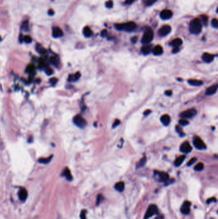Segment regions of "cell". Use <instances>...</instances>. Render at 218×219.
I'll return each instance as SVG.
<instances>
[{
    "label": "cell",
    "mask_w": 218,
    "mask_h": 219,
    "mask_svg": "<svg viewBox=\"0 0 218 219\" xmlns=\"http://www.w3.org/2000/svg\"><path fill=\"white\" fill-rule=\"evenodd\" d=\"M146 161H147V158L145 156V157L143 158L142 159H141L139 162L137 163L136 167L137 168H140V167H143L144 165H145V164L146 163Z\"/></svg>",
    "instance_id": "4316f807"
},
{
    "label": "cell",
    "mask_w": 218,
    "mask_h": 219,
    "mask_svg": "<svg viewBox=\"0 0 218 219\" xmlns=\"http://www.w3.org/2000/svg\"><path fill=\"white\" fill-rule=\"evenodd\" d=\"M63 176L65 177L66 179L68 181H72V176L71 173V171L68 168H65V169L63 171V172L62 174Z\"/></svg>",
    "instance_id": "44dd1931"
},
{
    "label": "cell",
    "mask_w": 218,
    "mask_h": 219,
    "mask_svg": "<svg viewBox=\"0 0 218 219\" xmlns=\"http://www.w3.org/2000/svg\"><path fill=\"white\" fill-rule=\"evenodd\" d=\"M191 203L189 201H185L181 208V212L184 215H188L190 213V207Z\"/></svg>",
    "instance_id": "30bf717a"
},
{
    "label": "cell",
    "mask_w": 218,
    "mask_h": 219,
    "mask_svg": "<svg viewBox=\"0 0 218 219\" xmlns=\"http://www.w3.org/2000/svg\"><path fill=\"white\" fill-rule=\"evenodd\" d=\"M197 160V159H196V158H191L189 161V162L188 163H187V165H188V166H191V165H192L194 162H195V161H196Z\"/></svg>",
    "instance_id": "74e56055"
},
{
    "label": "cell",
    "mask_w": 218,
    "mask_h": 219,
    "mask_svg": "<svg viewBox=\"0 0 218 219\" xmlns=\"http://www.w3.org/2000/svg\"><path fill=\"white\" fill-rule=\"evenodd\" d=\"M86 210H82L81 214H80V217L81 219H86Z\"/></svg>",
    "instance_id": "d590c367"
},
{
    "label": "cell",
    "mask_w": 218,
    "mask_h": 219,
    "mask_svg": "<svg viewBox=\"0 0 218 219\" xmlns=\"http://www.w3.org/2000/svg\"><path fill=\"white\" fill-rule=\"evenodd\" d=\"M171 31V27L170 25H164L159 30V34L160 36H166L169 34Z\"/></svg>",
    "instance_id": "ba28073f"
},
{
    "label": "cell",
    "mask_w": 218,
    "mask_h": 219,
    "mask_svg": "<svg viewBox=\"0 0 218 219\" xmlns=\"http://www.w3.org/2000/svg\"><path fill=\"white\" fill-rule=\"evenodd\" d=\"M182 44V40L181 38H177L174 39L171 42V45L173 46V47H179Z\"/></svg>",
    "instance_id": "d4e9b609"
},
{
    "label": "cell",
    "mask_w": 218,
    "mask_h": 219,
    "mask_svg": "<svg viewBox=\"0 0 218 219\" xmlns=\"http://www.w3.org/2000/svg\"><path fill=\"white\" fill-rule=\"evenodd\" d=\"M173 16V12L170 10H164L160 13V17L163 20H168Z\"/></svg>",
    "instance_id": "9c48e42d"
},
{
    "label": "cell",
    "mask_w": 218,
    "mask_h": 219,
    "mask_svg": "<svg viewBox=\"0 0 218 219\" xmlns=\"http://www.w3.org/2000/svg\"><path fill=\"white\" fill-rule=\"evenodd\" d=\"M114 188H115V189L118 192H123L125 188V184L122 181L118 182L115 184V185H114Z\"/></svg>",
    "instance_id": "d6986e66"
},
{
    "label": "cell",
    "mask_w": 218,
    "mask_h": 219,
    "mask_svg": "<svg viewBox=\"0 0 218 219\" xmlns=\"http://www.w3.org/2000/svg\"><path fill=\"white\" fill-rule=\"evenodd\" d=\"M132 42H134V43H135V42L137 41V37H133L132 38Z\"/></svg>",
    "instance_id": "c3c4849f"
},
{
    "label": "cell",
    "mask_w": 218,
    "mask_h": 219,
    "mask_svg": "<svg viewBox=\"0 0 218 219\" xmlns=\"http://www.w3.org/2000/svg\"><path fill=\"white\" fill-rule=\"evenodd\" d=\"M19 198L21 201H25L28 197V192L25 188H21L18 193Z\"/></svg>",
    "instance_id": "7c38bea8"
},
{
    "label": "cell",
    "mask_w": 218,
    "mask_h": 219,
    "mask_svg": "<svg viewBox=\"0 0 218 219\" xmlns=\"http://www.w3.org/2000/svg\"><path fill=\"white\" fill-rule=\"evenodd\" d=\"M152 53L155 55H160L163 53V49L161 46L158 45L156 46L152 49Z\"/></svg>",
    "instance_id": "2e32d148"
},
{
    "label": "cell",
    "mask_w": 218,
    "mask_h": 219,
    "mask_svg": "<svg viewBox=\"0 0 218 219\" xmlns=\"http://www.w3.org/2000/svg\"><path fill=\"white\" fill-rule=\"evenodd\" d=\"M102 37H106L107 35V34H108V32H107V30H104L102 32Z\"/></svg>",
    "instance_id": "f6af8a7d"
},
{
    "label": "cell",
    "mask_w": 218,
    "mask_h": 219,
    "mask_svg": "<svg viewBox=\"0 0 218 219\" xmlns=\"http://www.w3.org/2000/svg\"><path fill=\"white\" fill-rule=\"evenodd\" d=\"M185 159H186V156H184V155L179 156L178 158H177L175 160V165L176 167H179L180 165H181L183 163V161H184Z\"/></svg>",
    "instance_id": "cb8c5ba5"
},
{
    "label": "cell",
    "mask_w": 218,
    "mask_h": 219,
    "mask_svg": "<svg viewBox=\"0 0 218 219\" xmlns=\"http://www.w3.org/2000/svg\"><path fill=\"white\" fill-rule=\"evenodd\" d=\"M170 121H171V118L169 115L167 114L164 115L161 117H160V121H161V122L164 126H168V124H169Z\"/></svg>",
    "instance_id": "e0dca14e"
},
{
    "label": "cell",
    "mask_w": 218,
    "mask_h": 219,
    "mask_svg": "<svg viewBox=\"0 0 218 219\" xmlns=\"http://www.w3.org/2000/svg\"><path fill=\"white\" fill-rule=\"evenodd\" d=\"M157 174L158 176V178L160 181L166 182L169 179V176L166 172H157Z\"/></svg>",
    "instance_id": "4fadbf2b"
},
{
    "label": "cell",
    "mask_w": 218,
    "mask_h": 219,
    "mask_svg": "<svg viewBox=\"0 0 218 219\" xmlns=\"http://www.w3.org/2000/svg\"><path fill=\"white\" fill-rule=\"evenodd\" d=\"M212 202H216V198H210V199H209L207 200V201H206V203L208 204V205H209L210 203H211Z\"/></svg>",
    "instance_id": "ab89813d"
},
{
    "label": "cell",
    "mask_w": 218,
    "mask_h": 219,
    "mask_svg": "<svg viewBox=\"0 0 218 219\" xmlns=\"http://www.w3.org/2000/svg\"><path fill=\"white\" fill-rule=\"evenodd\" d=\"M152 51L151 45H145L141 48V51L144 55H148Z\"/></svg>",
    "instance_id": "ffe728a7"
},
{
    "label": "cell",
    "mask_w": 218,
    "mask_h": 219,
    "mask_svg": "<svg viewBox=\"0 0 218 219\" xmlns=\"http://www.w3.org/2000/svg\"><path fill=\"white\" fill-rule=\"evenodd\" d=\"M163 218H164V216L163 215H159L156 218H155L154 219H163Z\"/></svg>",
    "instance_id": "7dc6e473"
},
{
    "label": "cell",
    "mask_w": 218,
    "mask_h": 219,
    "mask_svg": "<svg viewBox=\"0 0 218 219\" xmlns=\"http://www.w3.org/2000/svg\"><path fill=\"white\" fill-rule=\"evenodd\" d=\"M201 19H202V21H203V23H204L205 25H206V23H207V21H208V17L206 16V15H201Z\"/></svg>",
    "instance_id": "8d00e7d4"
},
{
    "label": "cell",
    "mask_w": 218,
    "mask_h": 219,
    "mask_svg": "<svg viewBox=\"0 0 218 219\" xmlns=\"http://www.w3.org/2000/svg\"><path fill=\"white\" fill-rule=\"evenodd\" d=\"M179 123L182 126H186L189 124V121L186 120V119H181V120L179 121Z\"/></svg>",
    "instance_id": "d6a6232c"
},
{
    "label": "cell",
    "mask_w": 218,
    "mask_h": 219,
    "mask_svg": "<svg viewBox=\"0 0 218 219\" xmlns=\"http://www.w3.org/2000/svg\"><path fill=\"white\" fill-rule=\"evenodd\" d=\"M179 51H180V48H179L178 47H175V48H173V51H173V53H178Z\"/></svg>",
    "instance_id": "ee69618b"
},
{
    "label": "cell",
    "mask_w": 218,
    "mask_h": 219,
    "mask_svg": "<svg viewBox=\"0 0 218 219\" xmlns=\"http://www.w3.org/2000/svg\"><path fill=\"white\" fill-rule=\"evenodd\" d=\"M158 1V0H147L146 2V5L148 7H150L154 5V4Z\"/></svg>",
    "instance_id": "e575fe53"
},
{
    "label": "cell",
    "mask_w": 218,
    "mask_h": 219,
    "mask_svg": "<svg viewBox=\"0 0 218 219\" xmlns=\"http://www.w3.org/2000/svg\"><path fill=\"white\" fill-rule=\"evenodd\" d=\"M104 196H103L101 194H99L98 196H97V205H99V204H101L103 201H104Z\"/></svg>",
    "instance_id": "4dcf8cb0"
},
{
    "label": "cell",
    "mask_w": 218,
    "mask_h": 219,
    "mask_svg": "<svg viewBox=\"0 0 218 219\" xmlns=\"http://www.w3.org/2000/svg\"><path fill=\"white\" fill-rule=\"evenodd\" d=\"M154 38V32L150 28H147L143 34L141 42L144 44H147L152 41Z\"/></svg>",
    "instance_id": "3957f363"
},
{
    "label": "cell",
    "mask_w": 218,
    "mask_h": 219,
    "mask_svg": "<svg viewBox=\"0 0 218 219\" xmlns=\"http://www.w3.org/2000/svg\"><path fill=\"white\" fill-rule=\"evenodd\" d=\"M196 114V110L194 108H191L189 110H187L186 111H183L181 113L180 116L182 119H189L194 117L195 115Z\"/></svg>",
    "instance_id": "8992f818"
},
{
    "label": "cell",
    "mask_w": 218,
    "mask_h": 219,
    "mask_svg": "<svg viewBox=\"0 0 218 219\" xmlns=\"http://www.w3.org/2000/svg\"><path fill=\"white\" fill-rule=\"evenodd\" d=\"M211 25H212L213 28L217 29V28H218V22H217V19H212V22H211Z\"/></svg>",
    "instance_id": "1f68e13d"
},
{
    "label": "cell",
    "mask_w": 218,
    "mask_h": 219,
    "mask_svg": "<svg viewBox=\"0 0 218 219\" xmlns=\"http://www.w3.org/2000/svg\"><path fill=\"white\" fill-rule=\"evenodd\" d=\"M217 89V85H212V86L206 88L205 94H206V95H209L214 94L216 92Z\"/></svg>",
    "instance_id": "ac0fdd59"
},
{
    "label": "cell",
    "mask_w": 218,
    "mask_h": 219,
    "mask_svg": "<svg viewBox=\"0 0 218 219\" xmlns=\"http://www.w3.org/2000/svg\"><path fill=\"white\" fill-rule=\"evenodd\" d=\"M73 121L74 124L79 128H84L86 125V121L85 119L79 115H76L74 117Z\"/></svg>",
    "instance_id": "5b68a950"
},
{
    "label": "cell",
    "mask_w": 218,
    "mask_h": 219,
    "mask_svg": "<svg viewBox=\"0 0 218 219\" xmlns=\"http://www.w3.org/2000/svg\"><path fill=\"white\" fill-rule=\"evenodd\" d=\"M106 7L108 8V9H112L113 7V2L112 0H109V1H107L106 3Z\"/></svg>",
    "instance_id": "836d02e7"
},
{
    "label": "cell",
    "mask_w": 218,
    "mask_h": 219,
    "mask_svg": "<svg viewBox=\"0 0 218 219\" xmlns=\"http://www.w3.org/2000/svg\"><path fill=\"white\" fill-rule=\"evenodd\" d=\"M204 168V165L202 163H198L196 166L194 167V170L196 171H201Z\"/></svg>",
    "instance_id": "f1b7e54d"
},
{
    "label": "cell",
    "mask_w": 218,
    "mask_h": 219,
    "mask_svg": "<svg viewBox=\"0 0 218 219\" xmlns=\"http://www.w3.org/2000/svg\"><path fill=\"white\" fill-rule=\"evenodd\" d=\"M214 55L208 53H205L204 55H202V59L206 63H210L213 61L214 60Z\"/></svg>",
    "instance_id": "5bb4252c"
},
{
    "label": "cell",
    "mask_w": 218,
    "mask_h": 219,
    "mask_svg": "<svg viewBox=\"0 0 218 219\" xmlns=\"http://www.w3.org/2000/svg\"><path fill=\"white\" fill-rule=\"evenodd\" d=\"M53 156H50L47 158H42V159H40L39 160V162L40 163H44V164H46V163H48L49 161H51V158H52Z\"/></svg>",
    "instance_id": "f546056e"
},
{
    "label": "cell",
    "mask_w": 218,
    "mask_h": 219,
    "mask_svg": "<svg viewBox=\"0 0 218 219\" xmlns=\"http://www.w3.org/2000/svg\"><path fill=\"white\" fill-rule=\"evenodd\" d=\"M165 94L166 95H168V96H170L171 94H172V91L171 90H167L165 92Z\"/></svg>",
    "instance_id": "bcb514c9"
},
{
    "label": "cell",
    "mask_w": 218,
    "mask_h": 219,
    "mask_svg": "<svg viewBox=\"0 0 218 219\" xmlns=\"http://www.w3.org/2000/svg\"><path fill=\"white\" fill-rule=\"evenodd\" d=\"M80 76H81V74L79 72H77L75 74L71 75L69 78H68V80L71 81V82H75V81L78 80L80 78Z\"/></svg>",
    "instance_id": "484cf974"
},
{
    "label": "cell",
    "mask_w": 218,
    "mask_h": 219,
    "mask_svg": "<svg viewBox=\"0 0 218 219\" xmlns=\"http://www.w3.org/2000/svg\"><path fill=\"white\" fill-rule=\"evenodd\" d=\"M175 129H176V132H177L179 134V135H180V136H181V137H184L185 133H183V130H182V129L181 128V126H176Z\"/></svg>",
    "instance_id": "83f0119b"
},
{
    "label": "cell",
    "mask_w": 218,
    "mask_h": 219,
    "mask_svg": "<svg viewBox=\"0 0 218 219\" xmlns=\"http://www.w3.org/2000/svg\"><path fill=\"white\" fill-rule=\"evenodd\" d=\"M136 0H126L125 1V4H126V5H131Z\"/></svg>",
    "instance_id": "60d3db41"
},
{
    "label": "cell",
    "mask_w": 218,
    "mask_h": 219,
    "mask_svg": "<svg viewBox=\"0 0 218 219\" xmlns=\"http://www.w3.org/2000/svg\"><path fill=\"white\" fill-rule=\"evenodd\" d=\"M120 124V121L118 120V119H117V120H115V121H114L113 123V128H115V127L118 126Z\"/></svg>",
    "instance_id": "f35d334b"
},
{
    "label": "cell",
    "mask_w": 218,
    "mask_h": 219,
    "mask_svg": "<svg viewBox=\"0 0 218 219\" xmlns=\"http://www.w3.org/2000/svg\"><path fill=\"white\" fill-rule=\"evenodd\" d=\"M150 113H151V110H145L144 111L143 115H145V116H147V115H148Z\"/></svg>",
    "instance_id": "b9f144b4"
},
{
    "label": "cell",
    "mask_w": 218,
    "mask_h": 219,
    "mask_svg": "<svg viewBox=\"0 0 218 219\" xmlns=\"http://www.w3.org/2000/svg\"><path fill=\"white\" fill-rule=\"evenodd\" d=\"M180 150H181V151L182 153H188L191 151L192 147H191V146L188 142H185L181 145Z\"/></svg>",
    "instance_id": "8fae6325"
},
{
    "label": "cell",
    "mask_w": 218,
    "mask_h": 219,
    "mask_svg": "<svg viewBox=\"0 0 218 219\" xmlns=\"http://www.w3.org/2000/svg\"><path fill=\"white\" fill-rule=\"evenodd\" d=\"M93 34V32L89 27L86 26L83 29V35L86 37H90Z\"/></svg>",
    "instance_id": "7402d4cb"
},
{
    "label": "cell",
    "mask_w": 218,
    "mask_h": 219,
    "mask_svg": "<svg viewBox=\"0 0 218 219\" xmlns=\"http://www.w3.org/2000/svg\"><path fill=\"white\" fill-rule=\"evenodd\" d=\"M63 35V32L58 27H55L53 30V37L54 38H59Z\"/></svg>",
    "instance_id": "9a60e30c"
},
{
    "label": "cell",
    "mask_w": 218,
    "mask_h": 219,
    "mask_svg": "<svg viewBox=\"0 0 218 219\" xmlns=\"http://www.w3.org/2000/svg\"><path fill=\"white\" fill-rule=\"evenodd\" d=\"M193 144L194 147L198 149H204L206 147L205 144L200 137H196L194 138Z\"/></svg>",
    "instance_id": "52a82bcc"
},
{
    "label": "cell",
    "mask_w": 218,
    "mask_h": 219,
    "mask_svg": "<svg viewBox=\"0 0 218 219\" xmlns=\"http://www.w3.org/2000/svg\"><path fill=\"white\" fill-rule=\"evenodd\" d=\"M25 41L27 42V43H29V42H32V38L30 37H25Z\"/></svg>",
    "instance_id": "7bdbcfd3"
},
{
    "label": "cell",
    "mask_w": 218,
    "mask_h": 219,
    "mask_svg": "<svg viewBox=\"0 0 218 219\" xmlns=\"http://www.w3.org/2000/svg\"><path fill=\"white\" fill-rule=\"evenodd\" d=\"M158 212V207H157V206H155V205H151L150 206L148 207L147 212L145 215L144 219H148L152 216H153V215H155Z\"/></svg>",
    "instance_id": "277c9868"
},
{
    "label": "cell",
    "mask_w": 218,
    "mask_h": 219,
    "mask_svg": "<svg viewBox=\"0 0 218 219\" xmlns=\"http://www.w3.org/2000/svg\"><path fill=\"white\" fill-rule=\"evenodd\" d=\"M115 28L118 30H124L126 32H131L135 30L136 28V24L135 22H128L122 24L115 25Z\"/></svg>",
    "instance_id": "7a4b0ae2"
},
{
    "label": "cell",
    "mask_w": 218,
    "mask_h": 219,
    "mask_svg": "<svg viewBox=\"0 0 218 219\" xmlns=\"http://www.w3.org/2000/svg\"><path fill=\"white\" fill-rule=\"evenodd\" d=\"M202 24L200 19L195 18L191 21L189 24V31L191 33L197 35L201 32Z\"/></svg>",
    "instance_id": "6da1fadb"
},
{
    "label": "cell",
    "mask_w": 218,
    "mask_h": 219,
    "mask_svg": "<svg viewBox=\"0 0 218 219\" xmlns=\"http://www.w3.org/2000/svg\"><path fill=\"white\" fill-rule=\"evenodd\" d=\"M188 83H189V84L191 85H193V86H200L203 84L202 81L198 80H194V79L189 80Z\"/></svg>",
    "instance_id": "603a6c76"
}]
</instances>
